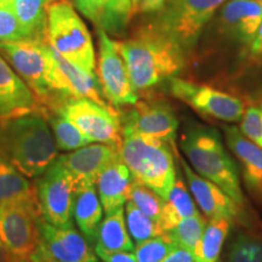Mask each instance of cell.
<instances>
[{"label": "cell", "mask_w": 262, "mask_h": 262, "mask_svg": "<svg viewBox=\"0 0 262 262\" xmlns=\"http://www.w3.org/2000/svg\"><path fill=\"white\" fill-rule=\"evenodd\" d=\"M40 241L58 262H97V255L86 239L72 227H58L39 221Z\"/></svg>", "instance_id": "obj_16"}, {"label": "cell", "mask_w": 262, "mask_h": 262, "mask_svg": "<svg viewBox=\"0 0 262 262\" xmlns=\"http://www.w3.org/2000/svg\"><path fill=\"white\" fill-rule=\"evenodd\" d=\"M49 0H10L9 8L31 40H47Z\"/></svg>", "instance_id": "obj_25"}, {"label": "cell", "mask_w": 262, "mask_h": 262, "mask_svg": "<svg viewBox=\"0 0 262 262\" xmlns=\"http://www.w3.org/2000/svg\"><path fill=\"white\" fill-rule=\"evenodd\" d=\"M248 49L253 57H262V24L260 27H258L256 34H255L253 41H251V44L249 45Z\"/></svg>", "instance_id": "obj_40"}, {"label": "cell", "mask_w": 262, "mask_h": 262, "mask_svg": "<svg viewBox=\"0 0 262 262\" xmlns=\"http://www.w3.org/2000/svg\"><path fill=\"white\" fill-rule=\"evenodd\" d=\"M181 148L198 175L215 183L239 206H243L244 196L237 169L216 131L193 126L182 135Z\"/></svg>", "instance_id": "obj_3"}, {"label": "cell", "mask_w": 262, "mask_h": 262, "mask_svg": "<svg viewBox=\"0 0 262 262\" xmlns=\"http://www.w3.org/2000/svg\"><path fill=\"white\" fill-rule=\"evenodd\" d=\"M241 131L249 140L262 148V104L250 106L244 111Z\"/></svg>", "instance_id": "obj_35"}, {"label": "cell", "mask_w": 262, "mask_h": 262, "mask_svg": "<svg viewBox=\"0 0 262 262\" xmlns=\"http://www.w3.org/2000/svg\"><path fill=\"white\" fill-rule=\"evenodd\" d=\"M50 49L51 86L57 98H88L104 108L113 110L103 96L96 74L80 70L60 56L51 47Z\"/></svg>", "instance_id": "obj_14"}, {"label": "cell", "mask_w": 262, "mask_h": 262, "mask_svg": "<svg viewBox=\"0 0 262 262\" xmlns=\"http://www.w3.org/2000/svg\"><path fill=\"white\" fill-rule=\"evenodd\" d=\"M15 202L39 203L37 188L0 153V205Z\"/></svg>", "instance_id": "obj_24"}, {"label": "cell", "mask_w": 262, "mask_h": 262, "mask_svg": "<svg viewBox=\"0 0 262 262\" xmlns=\"http://www.w3.org/2000/svg\"><path fill=\"white\" fill-rule=\"evenodd\" d=\"M217 11L222 31L249 48L262 24V3L258 0H228Z\"/></svg>", "instance_id": "obj_17"}, {"label": "cell", "mask_w": 262, "mask_h": 262, "mask_svg": "<svg viewBox=\"0 0 262 262\" xmlns=\"http://www.w3.org/2000/svg\"><path fill=\"white\" fill-rule=\"evenodd\" d=\"M0 153L27 178L45 172L57 158L51 129L40 113L0 120Z\"/></svg>", "instance_id": "obj_2"}, {"label": "cell", "mask_w": 262, "mask_h": 262, "mask_svg": "<svg viewBox=\"0 0 262 262\" xmlns=\"http://www.w3.org/2000/svg\"><path fill=\"white\" fill-rule=\"evenodd\" d=\"M0 54L35 96L49 98L55 95L50 79L51 49L47 40L0 41Z\"/></svg>", "instance_id": "obj_7"}, {"label": "cell", "mask_w": 262, "mask_h": 262, "mask_svg": "<svg viewBox=\"0 0 262 262\" xmlns=\"http://www.w3.org/2000/svg\"><path fill=\"white\" fill-rule=\"evenodd\" d=\"M198 214V209L192 201L185 182L181 179H176L170 189L168 198L164 201L162 214L158 221L160 227L165 233H168L179 224L180 220Z\"/></svg>", "instance_id": "obj_26"}, {"label": "cell", "mask_w": 262, "mask_h": 262, "mask_svg": "<svg viewBox=\"0 0 262 262\" xmlns=\"http://www.w3.org/2000/svg\"><path fill=\"white\" fill-rule=\"evenodd\" d=\"M125 212L127 231H129L130 237L136 242V244L146 241V239L165 234L158 221L153 220L152 217L146 215L130 201L126 202Z\"/></svg>", "instance_id": "obj_29"}, {"label": "cell", "mask_w": 262, "mask_h": 262, "mask_svg": "<svg viewBox=\"0 0 262 262\" xmlns=\"http://www.w3.org/2000/svg\"><path fill=\"white\" fill-rule=\"evenodd\" d=\"M29 260L32 262H58L52 255L49 253V250L45 247L44 243L40 241L34 251L29 255Z\"/></svg>", "instance_id": "obj_39"}, {"label": "cell", "mask_w": 262, "mask_h": 262, "mask_svg": "<svg viewBox=\"0 0 262 262\" xmlns=\"http://www.w3.org/2000/svg\"><path fill=\"white\" fill-rule=\"evenodd\" d=\"M118 156V147L95 143L73 150L57 158L62 166L70 172L74 182V189L95 186L104 166Z\"/></svg>", "instance_id": "obj_15"}, {"label": "cell", "mask_w": 262, "mask_h": 262, "mask_svg": "<svg viewBox=\"0 0 262 262\" xmlns=\"http://www.w3.org/2000/svg\"><path fill=\"white\" fill-rule=\"evenodd\" d=\"M39 203L15 202L0 205V241L16 257H29L40 242Z\"/></svg>", "instance_id": "obj_9"}, {"label": "cell", "mask_w": 262, "mask_h": 262, "mask_svg": "<svg viewBox=\"0 0 262 262\" xmlns=\"http://www.w3.org/2000/svg\"><path fill=\"white\" fill-rule=\"evenodd\" d=\"M118 153L134 180L153 189L165 201L176 180L172 152L168 142L124 134Z\"/></svg>", "instance_id": "obj_4"}, {"label": "cell", "mask_w": 262, "mask_h": 262, "mask_svg": "<svg viewBox=\"0 0 262 262\" xmlns=\"http://www.w3.org/2000/svg\"><path fill=\"white\" fill-rule=\"evenodd\" d=\"M226 0H166L153 24L187 52Z\"/></svg>", "instance_id": "obj_6"}, {"label": "cell", "mask_w": 262, "mask_h": 262, "mask_svg": "<svg viewBox=\"0 0 262 262\" xmlns=\"http://www.w3.org/2000/svg\"><path fill=\"white\" fill-rule=\"evenodd\" d=\"M14 262H32L29 257H16Z\"/></svg>", "instance_id": "obj_43"}, {"label": "cell", "mask_w": 262, "mask_h": 262, "mask_svg": "<svg viewBox=\"0 0 262 262\" xmlns=\"http://www.w3.org/2000/svg\"><path fill=\"white\" fill-rule=\"evenodd\" d=\"M51 130L54 133L57 148L62 150H75L80 147L90 145L89 140L74 125L71 120L58 112L49 116Z\"/></svg>", "instance_id": "obj_30"}, {"label": "cell", "mask_w": 262, "mask_h": 262, "mask_svg": "<svg viewBox=\"0 0 262 262\" xmlns=\"http://www.w3.org/2000/svg\"><path fill=\"white\" fill-rule=\"evenodd\" d=\"M133 106L120 119L123 135L133 134L150 137L173 146L179 122L168 103L160 101H137Z\"/></svg>", "instance_id": "obj_13"}, {"label": "cell", "mask_w": 262, "mask_h": 262, "mask_svg": "<svg viewBox=\"0 0 262 262\" xmlns=\"http://www.w3.org/2000/svg\"><path fill=\"white\" fill-rule=\"evenodd\" d=\"M166 0H141L139 4V10L145 14H153L162 8Z\"/></svg>", "instance_id": "obj_41"}, {"label": "cell", "mask_w": 262, "mask_h": 262, "mask_svg": "<svg viewBox=\"0 0 262 262\" xmlns=\"http://www.w3.org/2000/svg\"><path fill=\"white\" fill-rule=\"evenodd\" d=\"M127 201L135 204L140 210H142L146 215L152 217L153 220L159 221L164 199L157 194L153 189H150L149 187H147V186L142 185L141 182L133 179L129 199Z\"/></svg>", "instance_id": "obj_32"}, {"label": "cell", "mask_w": 262, "mask_h": 262, "mask_svg": "<svg viewBox=\"0 0 262 262\" xmlns=\"http://www.w3.org/2000/svg\"><path fill=\"white\" fill-rule=\"evenodd\" d=\"M16 256L0 241V262H14Z\"/></svg>", "instance_id": "obj_42"}, {"label": "cell", "mask_w": 262, "mask_h": 262, "mask_svg": "<svg viewBox=\"0 0 262 262\" xmlns=\"http://www.w3.org/2000/svg\"><path fill=\"white\" fill-rule=\"evenodd\" d=\"M38 110L35 95L0 54V120Z\"/></svg>", "instance_id": "obj_18"}, {"label": "cell", "mask_w": 262, "mask_h": 262, "mask_svg": "<svg viewBox=\"0 0 262 262\" xmlns=\"http://www.w3.org/2000/svg\"><path fill=\"white\" fill-rule=\"evenodd\" d=\"M182 166L185 170L186 179H187L188 187L194 196L196 204L210 220L226 217L232 221L235 216H238L241 206L227 193L222 191L215 183L193 171L187 163L182 162Z\"/></svg>", "instance_id": "obj_19"}, {"label": "cell", "mask_w": 262, "mask_h": 262, "mask_svg": "<svg viewBox=\"0 0 262 262\" xmlns=\"http://www.w3.org/2000/svg\"><path fill=\"white\" fill-rule=\"evenodd\" d=\"M225 135L228 147L243 165L244 181L249 189L262 195V148L235 126L226 127Z\"/></svg>", "instance_id": "obj_22"}, {"label": "cell", "mask_w": 262, "mask_h": 262, "mask_svg": "<svg viewBox=\"0 0 262 262\" xmlns=\"http://www.w3.org/2000/svg\"><path fill=\"white\" fill-rule=\"evenodd\" d=\"M228 262H262V241L239 234L229 250Z\"/></svg>", "instance_id": "obj_34"}, {"label": "cell", "mask_w": 262, "mask_h": 262, "mask_svg": "<svg viewBox=\"0 0 262 262\" xmlns=\"http://www.w3.org/2000/svg\"><path fill=\"white\" fill-rule=\"evenodd\" d=\"M141 0H133V5H134V10H135L137 6H139Z\"/></svg>", "instance_id": "obj_45"}, {"label": "cell", "mask_w": 262, "mask_h": 262, "mask_svg": "<svg viewBox=\"0 0 262 262\" xmlns=\"http://www.w3.org/2000/svg\"><path fill=\"white\" fill-rule=\"evenodd\" d=\"M160 262H196V260L192 250L176 245Z\"/></svg>", "instance_id": "obj_38"}, {"label": "cell", "mask_w": 262, "mask_h": 262, "mask_svg": "<svg viewBox=\"0 0 262 262\" xmlns=\"http://www.w3.org/2000/svg\"><path fill=\"white\" fill-rule=\"evenodd\" d=\"M9 4H10V0H0V6H5V8H9Z\"/></svg>", "instance_id": "obj_44"}, {"label": "cell", "mask_w": 262, "mask_h": 262, "mask_svg": "<svg viewBox=\"0 0 262 262\" xmlns=\"http://www.w3.org/2000/svg\"><path fill=\"white\" fill-rule=\"evenodd\" d=\"M258 2H261V3H262V0H258Z\"/></svg>", "instance_id": "obj_46"}, {"label": "cell", "mask_w": 262, "mask_h": 262, "mask_svg": "<svg viewBox=\"0 0 262 262\" xmlns=\"http://www.w3.org/2000/svg\"><path fill=\"white\" fill-rule=\"evenodd\" d=\"M169 89L172 96L188 104L202 116L211 117L227 123L239 122L243 117L244 103L233 95L226 94L205 84L170 78Z\"/></svg>", "instance_id": "obj_11"}, {"label": "cell", "mask_w": 262, "mask_h": 262, "mask_svg": "<svg viewBox=\"0 0 262 262\" xmlns=\"http://www.w3.org/2000/svg\"><path fill=\"white\" fill-rule=\"evenodd\" d=\"M31 40L21 27L12 11L5 6H0V41Z\"/></svg>", "instance_id": "obj_36"}, {"label": "cell", "mask_w": 262, "mask_h": 262, "mask_svg": "<svg viewBox=\"0 0 262 262\" xmlns=\"http://www.w3.org/2000/svg\"><path fill=\"white\" fill-rule=\"evenodd\" d=\"M205 226V220L201 214H198L180 220L179 224L168 232V234L176 245L193 251L204 232Z\"/></svg>", "instance_id": "obj_31"}, {"label": "cell", "mask_w": 262, "mask_h": 262, "mask_svg": "<svg viewBox=\"0 0 262 262\" xmlns=\"http://www.w3.org/2000/svg\"><path fill=\"white\" fill-rule=\"evenodd\" d=\"M42 217L58 227L73 226L74 182L57 158L45 170L37 185Z\"/></svg>", "instance_id": "obj_12"}, {"label": "cell", "mask_w": 262, "mask_h": 262, "mask_svg": "<svg viewBox=\"0 0 262 262\" xmlns=\"http://www.w3.org/2000/svg\"><path fill=\"white\" fill-rule=\"evenodd\" d=\"M96 245L111 251H134V243L127 231L124 208H120L101 222Z\"/></svg>", "instance_id": "obj_27"}, {"label": "cell", "mask_w": 262, "mask_h": 262, "mask_svg": "<svg viewBox=\"0 0 262 262\" xmlns=\"http://www.w3.org/2000/svg\"><path fill=\"white\" fill-rule=\"evenodd\" d=\"M97 79L107 102L113 107L133 106L139 101L129 72L116 41L106 32L97 29Z\"/></svg>", "instance_id": "obj_10"}, {"label": "cell", "mask_w": 262, "mask_h": 262, "mask_svg": "<svg viewBox=\"0 0 262 262\" xmlns=\"http://www.w3.org/2000/svg\"><path fill=\"white\" fill-rule=\"evenodd\" d=\"M102 212V204L94 186L74 189L73 216L81 233L91 243H96L97 241Z\"/></svg>", "instance_id": "obj_23"}, {"label": "cell", "mask_w": 262, "mask_h": 262, "mask_svg": "<svg viewBox=\"0 0 262 262\" xmlns=\"http://www.w3.org/2000/svg\"><path fill=\"white\" fill-rule=\"evenodd\" d=\"M175 247V242L165 233L137 243L134 254L137 262H160Z\"/></svg>", "instance_id": "obj_33"}, {"label": "cell", "mask_w": 262, "mask_h": 262, "mask_svg": "<svg viewBox=\"0 0 262 262\" xmlns=\"http://www.w3.org/2000/svg\"><path fill=\"white\" fill-rule=\"evenodd\" d=\"M95 253L103 262H137L133 251H111L96 245Z\"/></svg>", "instance_id": "obj_37"}, {"label": "cell", "mask_w": 262, "mask_h": 262, "mask_svg": "<svg viewBox=\"0 0 262 262\" xmlns=\"http://www.w3.org/2000/svg\"><path fill=\"white\" fill-rule=\"evenodd\" d=\"M231 220L226 217L211 219L206 224L193 254L196 262H220L221 249L227 238Z\"/></svg>", "instance_id": "obj_28"}, {"label": "cell", "mask_w": 262, "mask_h": 262, "mask_svg": "<svg viewBox=\"0 0 262 262\" xmlns=\"http://www.w3.org/2000/svg\"><path fill=\"white\" fill-rule=\"evenodd\" d=\"M75 8L107 34L125 31L134 11L133 0H74Z\"/></svg>", "instance_id": "obj_20"}, {"label": "cell", "mask_w": 262, "mask_h": 262, "mask_svg": "<svg viewBox=\"0 0 262 262\" xmlns=\"http://www.w3.org/2000/svg\"><path fill=\"white\" fill-rule=\"evenodd\" d=\"M56 112L71 120L90 143H104L118 148L122 145V123L114 110L104 108L88 98H62Z\"/></svg>", "instance_id": "obj_8"}, {"label": "cell", "mask_w": 262, "mask_h": 262, "mask_svg": "<svg viewBox=\"0 0 262 262\" xmlns=\"http://www.w3.org/2000/svg\"><path fill=\"white\" fill-rule=\"evenodd\" d=\"M133 176L118 153L100 172L96 180L97 194L107 215L123 208L130 194Z\"/></svg>", "instance_id": "obj_21"}, {"label": "cell", "mask_w": 262, "mask_h": 262, "mask_svg": "<svg viewBox=\"0 0 262 262\" xmlns=\"http://www.w3.org/2000/svg\"><path fill=\"white\" fill-rule=\"evenodd\" d=\"M47 41L64 60L85 72L95 73L96 56L93 38L68 0H56L48 5Z\"/></svg>", "instance_id": "obj_5"}, {"label": "cell", "mask_w": 262, "mask_h": 262, "mask_svg": "<svg viewBox=\"0 0 262 262\" xmlns=\"http://www.w3.org/2000/svg\"><path fill=\"white\" fill-rule=\"evenodd\" d=\"M116 44L136 91L150 89L185 67L186 51L153 22Z\"/></svg>", "instance_id": "obj_1"}]
</instances>
